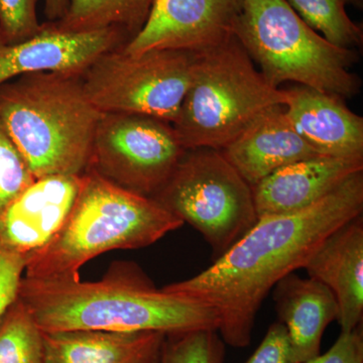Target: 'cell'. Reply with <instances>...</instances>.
I'll list each match as a JSON object with an SVG mask.
<instances>
[{
    "label": "cell",
    "instance_id": "cell-1",
    "mask_svg": "<svg viewBox=\"0 0 363 363\" xmlns=\"http://www.w3.org/2000/svg\"><path fill=\"white\" fill-rule=\"evenodd\" d=\"M363 172L312 206L257 219L242 238L193 278L164 286L201 301L218 315V333L234 348L252 342L255 318L274 286L304 269L322 242L362 215Z\"/></svg>",
    "mask_w": 363,
    "mask_h": 363
},
{
    "label": "cell",
    "instance_id": "cell-2",
    "mask_svg": "<svg viewBox=\"0 0 363 363\" xmlns=\"http://www.w3.org/2000/svg\"><path fill=\"white\" fill-rule=\"evenodd\" d=\"M18 298L43 332L218 331L213 308L157 289L133 262H114L98 281L23 277Z\"/></svg>",
    "mask_w": 363,
    "mask_h": 363
},
{
    "label": "cell",
    "instance_id": "cell-3",
    "mask_svg": "<svg viewBox=\"0 0 363 363\" xmlns=\"http://www.w3.org/2000/svg\"><path fill=\"white\" fill-rule=\"evenodd\" d=\"M82 76L33 72L0 85V121L35 179L80 176L89 167L102 112Z\"/></svg>",
    "mask_w": 363,
    "mask_h": 363
},
{
    "label": "cell",
    "instance_id": "cell-4",
    "mask_svg": "<svg viewBox=\"0 0 363 363\" xmlns=\"http://www.w3.org/2000/svg\"><path fill=\"white\" fill-rule=\"evenodd\" d=\"M183 225L152 198L128 192L87 169L63 227L28 255L26 278H80L79 269L97 255L149 247Z\"/></svg>",
    "mask_w": 363,
    "mask_h": 363
},
{
    "label": "cell",
    "instance_id": "cell-5",
    "mask_svg": "<svg viewBox=\"0 0 363 363\" xmlns=\"http://www.w3.org/2000/svg\"><path fill=\"white\" fill-rule=\"evenodd\" d=\"M288 91L262 76L236 37L195 52L192 76L173 123L185 150H223L262 113L285 106Z\"/></svg>",
    "mask_w": 363,
    "mask_h": 363
},
{
    "label": "cell",
    "instance_id": "cell-6",
    "mask_svg": "<svg viewBox=\"0 0 363 363\" xmlns=\"http://www.w3.org/2000/svg\"><path fill=\"white\" fill-rule=\"evenodd\" d=\"M234 35L274 87L295 82L342 99L360 89L350 72L357 52L325 40L286 0H243Z\"/></svg>",
    "mask_w": 363,
    "mask_h": 363
},
{
    "label": "cell",
    "instance_id": "cell-7",
    "mask_svg": "<svg viewBox=\"0 0 363 363\" xmlns=\"http://www.w3.org/2000/svg\"><path fill=\"white\" fill-rule=\"evenodd\" d=\"M152 199L199 231L216 259L259 219L252 188L219 150H186Z\"/></svg>",
    "mask_w": 363,
    "mask_h": 363
},
{
    "label": "cell",
    "instance_id": "cell-8",
    "mask_svg": "<svg viewBox=\"0 0 363 363\" xmlns=\"http://www.w3.org/2000/svg\"><path fill=\"white\" fill-rule=\"evenodd\" d=\"M195 52L123 47L105 52L83 74L88 97L102 113L145 114L173 124L190 85Z\"/></svg>",
    "mask_w": 363,
    "mask_h": 363
},
{
    "label": "cell",
    "instance_id": "cell-9",
    "mask_svg": "<svg viewBox=\"0 0 363 363\" xmlns=\"http://www.w3.org/2000/svg\"><path fill=\"white\" fill-rule=\"evenodd\" d=\"M185 150L168 121L145 114L102 113L88 169L128 192L152 198Z\"/></svg>",
    "mask_w": 363,
    "mask_h": 363
},
{
    "label": "cell",
    "instance_id": "cell-10",
    "mask_svg": "<svg viewBox=\"0 0 363 363\" xmlns=\"http://www.w3.org/2000/svg\"><path fill=\"white\" fill-rule=\"evenodd\" d=\"M243 0H156L147 23L124 52L152 50L200 52L235 37Z\"/></svg>",
    "mask_w": 363,
    "mask_h": 363
},
{
    "label": "cell",
    "instance_id": "cell-11",
    "mask_svg": "<svg viewBox=\"0 0 363 363\" xmlns=\"http://www.w3.org/2000/svg\"><path fill=\"white\" fill-rule=\"evenodd\" d=\"M130 40V35L118 28L66 33L50 21L43 23L35 37L16 44H7L0 35V85L33 72L83 75L100 56Z\"/></svg>",
    "mask_w": 363,
    "mask_h": 363
},
{
    "label": "cell",
    "instance_id": "cell-12",
    "mask_svg": "<svg viewBox=\"0 0 363 363\" xmlns=\"http://www.w3.org/2000/svg\"><path fill=\"white\" fill-rule=\"evenodd\" d=\"M81 176L35 179L6 210L0 222V245L26 259L45 247L68 218L80 190Z\"/></svg>",
    "mask_w": 363,
    "mask_h": 363
},
{
    "label": "cell",
    "instance_id": "cell-13",
    "mask_svg": "<svg viewBox=\"0 0 363 363\" xmlns=\"http://www.w3.org/2000/svg\"><path fill=\"white\" fill-rule=\"evenodd\" d=\"M363 172V159L318 156L279 169L252 188L257 218L295 213Z\"/></svg>",
    "mask_w": 363,
    "mask_h": 363
},
{
    "label": "cell",
    "instance_id": "cell-14",
    "mask_svg": "<svg viewBox=\"0 0 363 363\" xmlns=\"http://www.w3.org/2000/svg\"><path fill=\"white\" fill-rule=\"evenodd\" d=\"M221 152L252 188L279 169L322 156L294 128L283 105L262 112Z\"/></svg>",
    "mask_w": 363,
    "mask_h": 363
},
{
    "label": "cell",
    "instance_id": "cell-15",
    "mask_svg": "<svg viewBox=\"0 0 363 363\" xmlns=\"http://www.w3.org/2000/svg\"><path fill=\"white\" fill-rule=\"evenodd\" d=\"M286 91V116L318 154L363 159V118L342 98L302 85Z\"/></svg>",
    "mask_w": 363,
    "mask_h": 363
},
{
    "label": "cell",
    "instance_id": "cell-16",
    "mask_svg": "<svg viewBox=\"0 0 363 363\" xmlns=\"http://www.w3.org/2000/svg\"><path fill=\"white\" fill-rule=\"evenodd\" d=\"M335 296L341 332L354 330L363 317L362 215L339 227L320 245L304 267Z\"/></svg>",
    "mask_w": 363,
    "mask_h": 363
},
{
    "label": "cell",
    "instance_id": "cell-17",
    "mask_svg": "<svg viewBox=\"0 0 363 363\" xmlns=\"http://www.w3.org/2000/svg\"><path fill=\"white\" fill-rule=\"evenodd\" d=\"M272 291L279 322L288 332L293 363L317 357L325 329L338 320L335 296L317 279L301 278L295 272L281 279Z\"/></svg>",
    "mask_w": 363,
    "mask_h": 363
},
{
    "label": "cell",
    "instance_id": "cell-18",
    "mask_svg": "<svg viewBox=\"0 0 363 363\" xmlns=\"http://www.w3.org/2000/svg\"><path fill=\"white\" fill-rule=\"evenodd\" d=\"M44 363H160L166 334L157 331L43 332Z\"/></svg>",
    "mask_w": 363,
    "mask_h": 363
},
{
    "label": "cell",
    "instance_id": "cell-19",
    "mask_svg": "<svg viewBox=\"0 0 363 363\" xmlns=\"http://www.w3.org/2000/svg\"><path fill=\"white\" fill-rule=\"evenodd\" d=\"M155 1L70 0L65 16L52 25L66 33H89L118 28L128 33L131 40L143 30Z\"/></svg>",
    "mask_w": 363,
    "mask_h": 363
},
{
    "label": "cell",
    "instance_id": "cell-20",
    "mask_svg": "<svg viewBox=\"0 0 363 363\" xmlns=\"http://www.w3.org/2000/svg\"><path fill=\"white\" fill-rule=\"evenodd\" d=\"M0 363H44L43 331L18 298L0 320Z\"/></svg>",
    "mask_w": 363,
    "mask_h": 363
},
{
    "label": "cell",
    "instance_id": "cell-21",
    "mask_svg": "<svg viewBox=\"0 0 363 363\" xmlns=\"http://www.w3.org/2000/svg\"><path fill=\"white\" fill-rule=\"evenodd\" d=\"M298 16L332 45L351 49L362 43V28L346 13V0H286Z\"/></svg>",
    "mask_w": 363,
    "mask_h": 363
},
{
    "label": "cell",
    "instance_id": "cell-22",
    "mask_svg": "<svg viewBox=\"0 0 363 363\" xmlns=\"http://www.w3.org/2000/svg\"><path fill=\"white\" fill-rule=\"evenodd\" d=\"M224 344L215 329L167 334L160 363H223Z\"/></svg>",
    "mask_w": 363,
    "mask_h": 363
},
{
    "label": "cell",
    "instance_id": "cell-23",
    "mask_svg": "<svg viewBox=\"0 0 363 363\" xmlns=\"http://www.w3.org/2000/svg\"><path fill=\"white\" fill-rule=\"evenodd\" d=\"M35 180L0 121V222L14 200Z\"/></svg>",
    "mask_w": 363,
    "mask_h": 363
},
{
    "label": "cell",
    "instance_id": "cell-24",
    "mask_svg": "<svg viewBox=\"0 0 363 363\" xmlns=\"http://www.w3.org/2000/svg\"><path fill=\"white\" fill-rule=\"evenodd\" d=\"M40 0H0V35L7 44L35 37L42 30L38 18Z\"/></svg>",
    "mask_w": 363,
    "mask_h": 363
},
{
    "label": "cell",
    "instance_id": "cell-25",
    "mask_svg": "<svg viewBox=\"0 0 363 363\" xmlns=\"http://www.w3.org/2000/svg\"><path fill=\"white\" fill-rule=\"evenodd\" d=\"M26 257L0 245V320L18 298Z\"/></svg>",
    "mask_w": 363,
    "mask_h": 363
},
{
    "label": "cell",
    "instance_id": "cell-26",
    "mask_svg": "<svg viewBox=\"0 0 363 363\" xmlns=\"http://www.w3.org/2000/svg\"><path fill=\"white\" fill-rule=\"evenodd\" d=\"M245 363H293L285 325L279 321L272 324L259 347Z\"/></svg>",
    "mask_w": 363,
    "mask_h": 363
},
{
    "label": "cell",
    "instance_id": "cell-27",
    "mask_svg": "<svg viewBox=\"0 0 363 363\" xmlns=\"http://www.w3.org/2000/svg\"><path fill=\"white\" fill-rule=\"evenodd\" d=\"M301 363H363L362 325L350 332H341L337 341L324 354Z\"/></svg>",
    "mask_w": 363,
    "mask_h": 363
},
{
    "label": "cell",
    "instance_id": "cell-28",
    "mask_svg": "<svg viewBox=\"0 0 363 363\" xmlns=\"http://www.w3.org/2000/svg\"><path fill=\"white\" fill-rule=\"evenodd\" d=\"M70 0H45V16L48 21H58L65 16Z\"/></svg>",
    "mask_w": 363,
    "mask_h": 363
},
{
    "label": "cell",
    "instance_id": "cell-29",
    "mask_svg": "<svg viewBox=\"0 0 363 363\" xmlns=\"http://www.w3.org/2000/svg\"><path fill=\"white\" fill-rule=\"evenodd\" d=\"M346 1L350 2V4H352L353 6L362 7L363 0H346Z\"/></svg>",
    "mask_w": 363,
    "mask_h": 363
}]
</instances>
